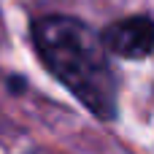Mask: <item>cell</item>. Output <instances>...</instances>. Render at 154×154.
Segmentation results:
<instances>
[{"instance_id":"6da1fadb","label":"cell","mask_w":154,"mask_h":154,"mask_svg":"<svg viewBox=\"0 0 154 154\" xmlns=\"http://www.w3.org/2000/svg\"><path fill=\"white\" fill-rule=\"evenodd\" d=\"M32 46L46 70L79 97V103L97 119L116 116V76L100 35L73 16H41L30 27Z\"/></svg>"},{"instance_id":"7a4b0ae2","label":"cell","mask_w":154,"mask_h":154,"mask_svg":"<svg viewBox=\"0 0 154 154\" xmlns=\"http://www.w3.org/2000/svg\"><path fill=\"white\" fill-rule=\"evenodd\" d=\"M100 43L122 60H146L154 51V22L149 16L119 19L100 32Z\"/></svg>"}]
</instances>
